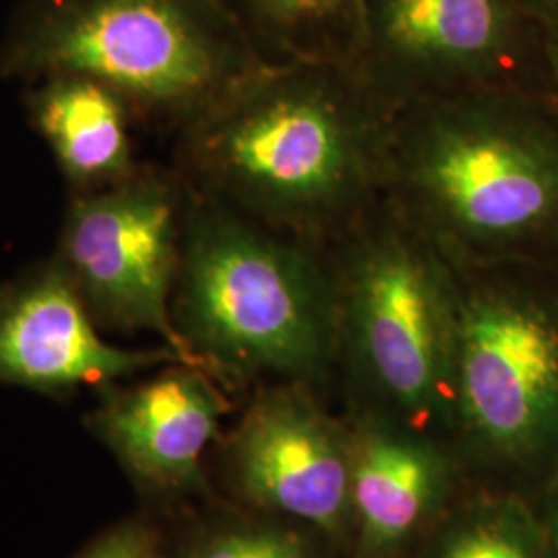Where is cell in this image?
Wrapping results in <instances>:
<instances>
[{"label":"cell","instance_id":"3957f363","mask_svg":"<svg viewBox=\"0 0 558 558\" xmlns=\"http://www.w3.org/2000/svg\"><path fill=\"white\" fill-rule=\"evenodd\" d=\"M172 319L221 383L317 387L338 368V292L323 246L186 189Z\"/></svg>","mask_w":558,"mask_h":558},{"label":"cell","instance_id":"8992f818","mask_svg":"<svg viewBox=\"0 0 558 558\" xmlns=\"http://www.w3.org/2000/svg\"><path fill=\"white\" fill-rule=\"evenodd\" d=\"M453 430L521 461L558 445V313L509 278V263L451 265Z\"/></svg>","mask_w":558,"mask_h":558},{"label":"cell","instance_id":"ba28073f","mask_svg":"<svg viewBox=\"0 0 558 558\" xmlns=\"http://www.w3.org/2000/svg\"><path fill=\"white\" fill-rule=\"evenodd\" d=\"M348 64L393 112L414 101L513 87L511 0H362Z\"/></svg>","mask_w":558,"mask_h":558},{"label":"cell","instance_id":"7a4b0ae2","mask_svg":"<svg viewBox=\"0 0 558 558\" xmlns=\"http://www.w3.org/2000/svg\"><path fill=\"white\" fill-rule=\"evenodd\" d=\"M385 195L449 265L513 263L558 226V131L515 87L401 106Z\"/></svg>","mask_w":558,"mask_h":558},{"label":"cell","instance_id":"5bb4252c","mask_svg":"<svg viewBox=\"0 0 558 558\" xmlns=\"http://www.w3.org/2000/svg\"><path fill=\"white\" fill-rule=\"evenodd\" d=\"M546 530L513 500L458 507L428 532L424 558H548Z\"/></svg>","mask_w":558,"mask_h":558},{"label":"cell","instance_id":"ffe728a7","mask_svg":"<svg viewBox=\"0 0 558 558\" xmlns=\"http://www.w3.org/2000/svg\"><path fill=\"white\" fill-rule=\"evenodd\" d=\"M550 2H555V4L558 7V0H550Z\"/></svg>","mask_w":558,"mask_h":558},{"label":"cell","instance_id":"9a60e30c","mask_svg":"<svg viewBox=\"0 0 558 558\" xmlns=\"http://www.w3.org/2000/svg\"><path fill=\"white\" fill-rule=\"evenodd\" d=\"M286 48L281 62L338 60L325 34L350 20L359 27L362 0H248ZM356 38V36H354ZM354 46V44H352ZM341 62V60H339Z\"/></svg>","mask_w":558,"mask_h":558},{"label":"cell","instance_id":"2e32d148","mask_svg":"<svg viewBox=\"0 0 558 558\" xmlns=\"http://www.w3.org/2000/svg\"><path fill=\"white\" fill-rule=\"evenodd\" d=\"M315 538L283 519L234 521L203 534L186 558H323Z\"/></svg>","mask_w":558,"mask_h":558},{"label":"cell","instance_id":"ac0fdd59","mask_svg":"<svg viewBox=\"0 0 558 558\" xmlns=\"http://www.w3.org/2000/svg\"><path fill=\"white\" fill-rule=\"evenodd\" d=\"M542 525L548 534L553 548L558 550V482L555 484V488L550 490L548 499H546V511H544V523Z\"/></svg>","mask_w":558,"mask_h":558},{"label":"cell","instance_id":"30bf717a","mask_svg":"<svg viewBox=\"0 0 558 558\" xmlns=\"http://www.w3.org/2000/svg\"><path fill=\"white\" fill-rule=\"evenodd\" d=\"M96 323L59 260L13 279L0 290V385L69 393L191 362L166 343L114 345L101 338Z\"/></svg>","mask_w":558,"mask_h":558},{"label":"cell","instance_id":"6da1fadb","mask_svg":"<svg viewBox=\"0 0 558 558\" xmlns=\"http://www.w3.org/2000/svg\"><path fill=\"white\" fill-rule=\"evenodd\" d=\"M391 112L348 62H263L182 126V182L325 246L385 195Z\"/></svg>","mask_w":558,"mask_h":558},{"label":"cell","instance_id":"5b68a950","mask_svg":"<svg viewBox=\"0 0 558 558\" xmlns=\"http://www.w3.org/2000/svg\"><path fill=\"white\" fill-rule=\"evenodd\" d=\"M263 62L223 40L189 0H77L41 25L15 66L41 80L100 81L182 129Z\"/></svg>","mask_w":558,"mask_h":558},{"label":"cell","instance_id":"e0dca14e","mask_svg":"<svg viewBox=\"0 0 558 558\" xmlns=\"http://www.w3.org/2000/svg\"><path fill=\"white\" fill-rule=\"evenodd\" d=\"M80 558H170L158 530L145 519H126L106 530Z\"/></svg>","mask_w":558,"mask_h":558},{"label":"cell","instance_id":"9c48e42d","mask_svg":"<svg viewBox=\"0 0 558 558\" xmlns=\"http://www.w3.org/2000/svg\"><path fill=\"white\" fill-rule=\"evenodd\" d=\"M228 461L240 495L260 511L331 539L352 530V428L320 405L313 385L263 389L240 418Z\"/></svg>","mask_w":558,"mask_h":558},{"label":"cell","instance_id":"4fadbf2b","mask_svg":"<svg viewBox=\"0 0 558 558\" xmlns=\"http://www.w3.org/2000/svg\"><path fill=\"white\" fill-rule=\"evenodd\" d=\"M129 108L117 92L81 75L44 77L27 100L34 129L80 193L117 184L137 170Z\"/></svg>","mask_w":558,"mask_h":558},{"label":"cell","instance_id":"277c9868","mask_svg":"<svg viewBox=\"0 0 558 558\" xmlns=\"http://www.w3.org/2000/svg\"><path fill=\"white\" fill-rule=\"evenodd\" d=\"M323 248L338 292V368L366 412L453 430L451 265L387 195Z\"/></svg>","mask_w":558,"mask_h":558},{"label":"cell","instance_id":"d6986e66","mask_svg":"<svg viewBox=\"0 0 558 558\" xmlns=\"http://www.w3.org/2000/svg\"><path fill=\"white\" fill-rule=\"evenodd\" d=\"M550 62H553V69H555L558 81V29L555 32L553 40H550Z\"/></svg>","mask_w":558,"mask_h":558},{"label":"cell","instance_id":"7c38bea8","mask_svg":"<svg viewBox=\"0 0 558 558\" xmlns=\"http://www.w3.org/2000/svg\"><path fill=\"white\" fill-rule=\"evenodd\" d=\"M352 532L362 558H387L430 532L453 486L451 459L430 433L364 412L352 428Z\"/></svg>","mask_w":558,"mask_h":558},{"label":"cell","instance_id":"52a82bcc","mask_svg":"<svg viewBox=\"0 0 558 558\" xmlns=\"http://www.w3.org/2000/svg\"><path fill=\"white\" fill-rule=\"evenodd\" d=\"M184 207L182 180L135 170L117 184L75 197L54 259L94 319L126 331H151L195 362L172 319Z\"/></svg>","mask_w":558,"mask_h":558},{"label":"cell","instance_id":"8fae6325","mask_svg":"<svg viewBox=\"0 0 558 558\" xmlns=\"http://www.w3.org/2000/svg\"><path fill=\"white\" fill-rule=\"evenodd\" d=\"M220 383L195 362L166 364L137 385L110 387L92 426L147 488H199L203 456L230 405Z\"/></svg>","mask_w":558,"mask_h":558}]
</instances>
